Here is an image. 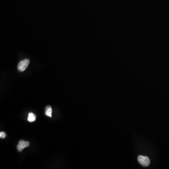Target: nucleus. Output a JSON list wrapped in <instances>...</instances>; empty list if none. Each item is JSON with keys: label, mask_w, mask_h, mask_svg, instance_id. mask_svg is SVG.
Here are the masks:
<instances>
[{"label": "nucleus", "mask_w": 169, "mask_h": 169, "mask_svg": "<svg viewBox=\"0 0 169 169\" xmlns=\"http://www.w3.org/2000/svg\"><path fill=\"white\" fill-rule=\"evenodd\" d=\"M29 63H30V60L28 59H26L21 61L18 64L17 69L20 72H23L26 70L27 67L28 66Z\"/></svg>", "instance_id": "obj_1"}, {"label": "nucleus", "mask_w": 169, "mask_h": 169, "mask_svg": "<svg viewBox=\"0 0 169 169\" xmlns=\"http://www.w3.org/2000/svg\"><path fill=\"white\" fill-rule=\"evenodd\" d=\"M52 108L50 106H48L46 107V111H45V114L47 116L52 117Z\"/></svg>", "instance_id": "obj_5"}, {"label": "nucleus", "mask_w": 169, "mask_h": 169, "mask_svg": "<svg viewBox=\"0 0 169 169\" xmlns=\"http://www.w3.org/2000/svg\"><path fill=\"white\" fill-rule=\"evenodd\" d=\"M6 136V135L5 132H0V138H5Z\"/></svg>", "instance_id": "obj_6"}, {"label": "nucleus", "mask_w": 169, "mask_h": 169, "mask_svg": "<svg viewBox=\"0 0 169 169\" xmlns=\"http://www.w3.org/2000/svg\"><path fill=\"white\" fill-rule=\"evenodd\" d=\"M28 121L30 122H32L35 121L36 120V116L34 114L32 113H29L28 114Z\"/></svg>", "instance_id": "obj_4"}, {"label": "nucleus", "mask_w": 169, "mask_h": 169, "mask_svg": "<svg viewBox=\"0 0 169 169\" xmlns=\"http://www.w3.org/2000/svg\"><path fill=\"white\" fill-rule=\"evenodd\" d=\"M30 145V143L28 141H20L17 145V149L19 152H21L23 150V148L29 147Z\"/></svg>", "instance_id": "obj_3"}, {"label": "nucleus", "mask_w": 169, "mask_h": 169, "mask_svg": "<svg viewBox=\"0 0 169 169\" xmlns=\"http://www.w3.org/2000/svg\"><path fill=\"white\" fill-rule=\"evenodd\" d=\"M138 160L139 163L143 166H148L150 163L149 158L145 156H139L138 157Z\"/></svg>", "instance_id": "obj_2"}]
</instances>
